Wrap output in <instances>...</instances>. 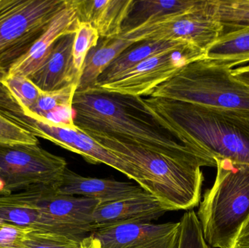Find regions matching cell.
<instances>
[{
  "instance_id": "12",
  "label": "cell",
  "mask_w": 249,
  "mask_h": 248,
  "mask_svg": "<svg viewBox=\"0 0 249 248\" xmlns=\"http://www.w3.org/2000/svg\"><path fill=\"white\" fill-rule=\"evenodd\" d=\"M74 36L75 33H70L58 38L43 64L27 77L41 92L51 93L71 84L78 86L81 74L73 58Z\"/></svg>"
},
{
  "instance_id": "16",
  "label": "cell",
  "mask_w": 249,
  "mask_h": 248,
  "mask_svg": "<svg viewBox=\"0 0 249 248\" xmlns=\"http://www.w3.org/2000/svg\"><path fill=\"white\" fill-rule=\"evenodd\" d=\"M77 18L70 0H67L64 9L58 13L48 29L39 36L29 52L9 70L7 75L29 77L48 57L55 41L67 33H75Z\"/></svg>"
},
{
  "instance_id": "4",
  "label": "cell",
  "mask_w": 249,
  "mask_h": 248,
  "mask_svg": "<svg viewBox=\"0 0 249 248\" xmlns=\"http://www.w3.org/2000/svg\"><path fill=\"white\" fill-rule=\"evenodd\" d=\"M217 175L197 211L212 247L228 248L249 218V164L216 159Z\"/></svg>"
},
{
  "instance_id": "34",
  "label": "cell",
  "mask_w": 249,
  "mask_h": 248,
  "mask_svg": "<svg viewBox=\"0 0 249 248\" xmlns=\"http://www.w3.org/2000/svg\"><path fill=\"white\" fill-rule=\"evenodd\" d=\"M82 248H101L100 243L93 236H87L83 240Z\"/></svg>"
},
{
  "instance_id": "31",
  "label": "cell",
  "mask_w": 249,
  "mask_h": 248,
  "mask_svg": "<svg viewBox=\"0 0 249 248\" xmlns=\"http://www.w3.org/2000/svg\"><path fill=\"white\" fill-rule=\"evenodd\" d=\"M180 226L175 231L166 237L152 242L141 248H178Z\"/></svg>"
},
{
  "instance_id": "32",
  "label": "cell",
  "mask_w": 249,
  "mask_h": 248,
  "mask_svg": "<svg viewBox=\"0 0 249 248\" xmlns=\"http://www.w3.org/2000/svg\"><path fill=\"white\" fill-rule=\"evenodd\" d=\"M228 248H249V218L241 227Z\"/></svg>"
},
{
  "instance_id": "11",
  "label": "cell",
  "mask_w": 249,
  "mask_h": 248,
  "mask_svg": "<svg viewBox=\"0 0 249 248\" xmlns=\"http://www.w3.org/2000/svg\"><path fill=\"white\" fill-rule=\"evenodd\" d=\"M0 195V222L73 237H86L80 230L60 224L42 212L38 204L41 186Z\"/></svg>"
},
{
  "instance_id": "8",
  "label": "cell",
  "mask_w": 249,
  "mask_h": 248,
  "mask_svg": "<svg viewBox=\"0 0 249 248\" xmlns=\"http://www.w3.org/2000/svg\"><path fill=\"white\" fill-rule=\"evenodd\" d=\"M223 32V26L215 16L213 0H201L190 13L120 36L134 43L142 41L188 42L207 52Z\"/></svg>"
},
{
  "instance_id": "22",
  "label": "cell",
  "mask_w": 249,
  "mask_h": 248,
  "mask_svg": "<svg viewBox=\"0 0 249 248\" xmlns=\"http://www.w3.org/2000/svg\"><path fill=\"white\" fill-rule=\"evenodd\" d=\"M206 58L231 68L249 62V28L222 33L208 50Z\"/></svg>"
},
{
  "instance_id": "30",
  "label": "cell",
  "mask_w": 249,
  "mask_h": 248,
  "mask_svg": "<svg viewBox=\"0 0 249 248\" xmlns=\"http://www.w3.org/2000/svg\"><path fill=\"white\" fill-rule=\"evenodd\" d=\"M32 229L0 222V248H25V240Z\"/></svg>"
},
{
  "instance_id": "29",
  "label": "cell",
  "mask_w": 249,
  "mask_h": 248,
  "mask_svg": "<svg viewBox=\"0 0 249 248\" xmlns=\"http://www.w3.org/2000/svg\"><path fill=\"white\" fill-rule=\"evenodd\" d=\"M37 138L0 112V145H36Z\"/></svg>"
},
{
  "instance_id": "7",
  "label": "cell",
  "mask_w": 249,
  "mask_h": 248,
  "mask_svg": "<svg viewBox=\"0 0 249 248\" xmlns=\"http://www.w3.org/2000/svg\"><path fill=\"white\" fill-rule=\"evenodd\" d=\"M67 168L64 158L38 144L0 145V178L5 183L2 195L37 185L55 184Z\"/></svg>"
},
{
  "instance_id": "18",
  "label": "cell",
  "mask_w": 249,
  "mask_h": 248,
  "mask_svg": "<svg viewBox=\"0 0 249 248\" xmlns=\"http://www.w3.org/2000/svg\"><path fill=\"white\" fill-rule=\"evenodd\" d=\"M70 2L77 21L91 25L100 38H115L122 33L133 0H70Z\"/></svg>"
},
{
  "instance_id": "24",
  "label": "cell",
  "mask_w": 249,
  "mask_h": 248,
  "mask_svg": "<svg viewBox=\"0 0 249 248\" xmlns=\"http://www.w3.org/2000/svg\"><path fill=\"white\" fill-rule=\"evenodd\" d=\"M77 89V84H71L58 91L42 92L33 106L28 109H22L23 113L32 119H40L60 108L71 107Z\"/></svg>"
},
{
  "instance_id": "10",
  "label": "cell",
  "mask_w": 249,
  "mask_h": 248,
  "mask_svg": "<svg viewBox=\"0 0 249 248\" xmlns=\"http://www.w3.org/2000/svg\"><path fill=\"white\" fill-rule=\"evenodd\" d=\"M19 125L35 136L48 140L65 149L82 156L91 164H105L137 182V172L128 163L101 145L77 128L55 126L23 115Z\"/></svg>"
},
{
  "instance_id": "26",
  "label": "cell",
  "mask_w": 249,
  "mask_h": 248,
  "mask_svg": "<svg viewBox=\"0 0 249 248\" xmlns=\"http://www.w3.org/2000/svg\"><path fill=\"white\" fill-rule=\"evenodd\" d=\"M100 36L97 31L89 23L77 22L73 45V58L76 68L82 74L88 53L98 45Z\"/></svg>"
},
{
  "instance_id": "17",
  "label": "cell",
  "mask_w": 249,
  "mask_h": 248,
  "mask_svg": "<svg viewBox=\"0 0 249 248\" xmlns=\"http://www.w3.org/2000/svg\"><path fill=\"white\" fill-rule=\"evenodd\" d=\"M180 223H125L97 229L92 232L101 248H141L169 235Z\"/></svg>"
},
{
  "instance_id": "33",
  "label": "cell",
  "mask_w": 249,
  "mask_h": 248,
  "mask_svg": "<svg viewBox=\"0 0 249 248\" xmlns=\"http://www.w3.org/2000/svg\"><path fill=\"white\" fill-rule=\"evenodd\" d=\"M232 75L249 87V65L232 69Z\"/></svg>"
},
{
  "instance_id": "6",
  "label": "cell",
  "mask_w": 249,
  "mask_h": 248,
  "mask_svg": "<svg viewBox=\"0 0 249 248\" xmlns=\"http://www.w3.org/2000/svg\"><path fill=\"white\" fill-rule=\"evenodd\" d=\"M67 0H0V79L29 52Z\"/></svg>"
},
{
  "instance_id": "25",
  "label": "cell",
  "mask_w": 249,
  "mask_h": 248,
  "mask_svg": "<svg viewBox=\"0 0 249 248\" xmlns=\"http://www.w3.org/2000/svg\"><path fill=\"white\" fill-rule=\"evenodd\" d=\"M84 238L32 230L25 240V248H82Z\"/></svg>"
},
{
  "instance_id": "1",
  "label": "cell",
  "mask_w": 249,
  "mask_h": 248,
  "mask_svg": "<svg viewBox=\"0 0 249 248\" xmlns=\"http://www.w3.org/2000/svg\"><path fill=\"white\" fill-rule=\"evenodd\" d=\"M72 108L74 125L87 135H106L177 160L216 167L213 157L193 147L183 131L154 112L142 97L95 87L76 91Z\"/></svg>"
},
{
  "instance_id": "5",
  "label": "cell",
  "mask_w": 249,
  "mask_h": 248,
  "mask_svg": "<svg viewBox=\"0 0 249 248\" xmlns=\"http://www.w3.org/2000/svg\"><path fill=\"white\" fill-rule=\"evenodd\" d=\"M149 97L249 113L248 86L233 77L232 68L206 57L181 67Z\"/></svg>"
},
{
  "instance_id": "3",
  "label": "cell",
  "mask_w": 249,
  "mask_h": 248,
  "mask_svg": "<svg viewBox=\"0 0 249 248\" xmlns=\"http://www.w3.org/2000/svg\"><path fill=\"white\" fill-rule=\"evenodd\" d=\"M89 136L136 169V183L157 198L167 211L190 210L201 199V164L177 160L112 137Z\"/></svg>"
},
{
  "instance_id": "9",
  "label": "cell",
  "mask_w": 249,
  "mask_h": 248,
  "mask_svg": "<svg viewBox=\"0 0 249 248\" xmlns=\"http://www.w3.org/2000/svg\"><path fill=\"white\" fill-rule=\"evenodd\" d=\"M206 52L193 44L165 51L139 63L116 81L100 86L109 93L131 96H149L158 86L173 77L181 67L206 58Z\"/></svg>"
},
{
  "instance_id": "20",
  "label": "cell",
  "mask_w": 249,
  "mask_h": 248,
  "mask_svg": "<svg viewBox=\"0 0 249 248\" xmlns=\"http://www.w3.org/2000/svg\"><path fill=\"white\" fill-rule=\"evenodd\" d=\"M185 42L142 41L133 44L118 55L99 76L96 87L112 83L121 78L124 73L136 65L157 54L179 49L187 45Z\"/></svg>"
},
{
  "instance_id": "23",
  "label": "cell",
  "mask_w": 249,
  "mask_h": 248,
  "mask_svg": "<svg viewBox=\"0 0 249 248\" xmlns=\"http://www.w3.org/2000/svg\"><path fill=\"white\" fill-rule=\"evenodd\" d=\"M213 4L223 33L249 28V0H213Z\"/></svg>"
},
{
  "instance_id": "28",
  "label": "cell",
  "mask_w": 249,
  "mask_h": 248,
  "mask_svg": "<svg viewBox=\"0 0 249 248\" xmlns=\"http://www.w3.org/2000/svg\"><path fill=\"white\" fill-rule=\"evenodd\" d=\"M1 80L23 109L33 106L42 93L27 77L7 75Z\"/></svg>"
},
{
  "instance_id": "14",
  "label": "cell",
  "mask_w": 249,
  "mask_h": 248,
  "mask_svg": "<svg viewBox=\"0 0 249 248\" xmlns=\"http://www.w3.org/2000/svg\"><path fill=\"white\" fill-rule=\"evenodd\" d=\"M52 186H41L38 204L42 212L60 224L85 234L92 232L93 214L101 202L86 197L58 195Z\"/></svg>"
},
{
  "instance_id": "19",
  "label": "cell",
  "mask_w": 249,
  "mask_h": 248,
  "mask_svg": "<svg viewBox=\"0 0 249 248\" xmlns=\"http://www.w3.org/2000/svg\"><path fill=\"white\" fill-rule=\"evenodd\" d=\"M200 1L201 0H133L123 25L121 35L190 13Z\"/></svg>"
},
{
  "instance_id": "15",
  "label": "cell",
  "mask_w": 249,
  "mask_h": 248,
  "mask_svg": "<svg viewBox=\"0 0 249 248\" xmlns=\"http://www.w3.org/2000/svg\"><path fill=\"white\" fill-rule=\"evenodd\" d=\"M58 195H79L97 199L101 203L115 202L145 191L139 184L112 179L83 177L67 167L61 179L53 185Z\"/></svg>"
},
{
  "instance_id": "35",
  "label": "cell",
  "mask_w": 249,
  "mask_h": 248,
  "mask_svg": "<svg viewBox=\"0 0 249 248\" xmlns=\"http://www.w3.org/2000/svg\"><path fill=\"white\" fill-rule=\"evenodd\" d=\"M5 188V183L3 182L2 179L0 178V195H2Z\"/></svg>"
},
{
  "instance_id": "21",
  "label": "cell",
  "mask_w": 249,
  "mask_h": 248,
  "mask_svg": "<svg viewBox=\"0 0 249 248\" xmlns=\"http://www.w3.org/2000/svg\"><path fill=\"white\" fill-rule=\"evenodd\" d=\"M133 44L121 36L100 38L98 45L89 51L85 60L77 91L96 87L99 76L108 66Z\"/></svg>"
},
{
  "instance_id": "27",
  "label": "cell",
  "mask_w": 249,
  "mask_h": 248,
  "mask_svg": "<svg viewBox=\"0 0 249 248\" xmlns=\"http://www.w3.org/2000/svg\"><path fill=\"white\" fill-rule=\"evenodd\" d=\"M179 223L178 248H211L205 240L200 221L194 211L184 214Z\"/></svg>"
},
{
  "instance_id": "13",
  "label": "cell",
  "mask_w": 249,
  "mask_h": 248,
  "mask_svg": "<svg viewBox=\"0 0 249 248\" xmlns=\"http://www.w3.org/2000/svg\"><path fill=\"white\" fill-rule=\"evenodd\" d=\"M166 212V208L155 197L143 191L121 200L99 204L93 214L92 232L116 224L152 223Z\"/></svg>"
},
{
  "instance_id": "2",
  "label": "cell",
  "mask_w": 249,
  "mask_h": 248,
  "mask_svg": "<svg viewBox=\"0 0 249 248\" xmlns=\"http://www.w3.org/2000/svg\"><path fill=\"white\" fill-rule=\"evenodd\" d=\"M143 100L161 117L183 131L195 148L214 160L249 164V113L162 98Z\"/></svg>"
}]
</instances>
